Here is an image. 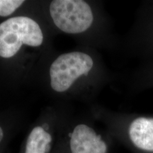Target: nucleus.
I'll list each match as a JSON object with an SVG mask.
<instances>
[{
  "mask_svg": "<svg viewBox=\"0 0 153 153\" xmlns=\"http://www.w3.org/2000/svg\"><path fill=\"white\" fill-rule=\"evenodd\" d=\"M92 56L82 50L60 53L45 68L44 82L50 94L62 98L79 97L85 80L94 68Z\"/></svg>",
  "mask_w": 153,
  "mask_h": 153,
  "instance_id": "1",
  "label": "nucleus"
},
{
  "mask_svg": "<svg viewBox=\"0 0 153 153\" xmlns=\"http://www.w3.org/2000/svg\"><path fill=\"white\" fill-rule=\"evenodd\" d=\"M43 23L30 14H19L0 24V57L4 60L23 58L27 54L43 52L48 43Z\"/></svg>",
  "mask_w": 153,
  "mask_h": 153,
  "instance_id": "2",
  "label": "nucleus"
},
{
  "mask_svg": "<svg viewBox=\"0 0 153 153\" xmlns=\"http://www.w3.org/2000/svg\"><path fill=\"white\" fill-rule=\"evenodd\" d=\"M109 145L90 123L65 114L53 153H108Z\"/></svg>",
  "mask_w": 153,
  "mask_h": 153,
  "instance_id": "3",
  "label": "nucleus"
},
{
  "mask_svg": "<svg viewBox=\"0 0 153 153\" xmlns=\"http://www.w3.org/2000/svg\"><path fill=\"white\" fill-rule=\"evenodd\" d=\"M45 14L55 30L79 38L89 31L94 23V13L84 0H53L47 3Z\"/></svg>",
  "mask_w": 153,
  "mask_h": 153,
  "instance_id": "4",
  "label": "nucleus"
},
{
  "mask_svg": "<svg viewBox=\"0 0 153 153\" xmlns=\"http://www.w3.org/2000/svg\"><path fill=\"white\" fill-rule=\"evenodd\" d=\"M65 113L49 108L32 124L19 153H53Z\"/></svg>",
  "mask_w": 153,
  "mask_h": 153,
  "instance_id": "5",
  "label": "nucleus"
},
{
  "mask_svg": "<svg viewBox=\"0 0 153 153\" xmlns=\"http://www.w3.org/2000/svg\"><path fill=\"white\" fill-rule=\"evenodd\" d=\"M125 135L128 142L135 150L153 153V118H135L128 124Z\"/></svg>",
  "mask_w": 153,
  "mask_h": 153,
  "instance_id": "6",
  "label": "nucleus"
},
{
  "mask_svg": "<svg viewBox=\"0 0 153 153\" xmlns=\"http://www.w3.org/2000/svg\"><path fill=\"white\" fill-rule=\"evenodd\" d=\"M27 1L24 0H0V16L11 18L17 11L22 10Z\"/></svg>",
  "mask_w": 153,
  "mask_h": 153,
  "instance_id": "7",
  "label": "nucleus"
},
{
  "mask_svg": "<svg viewBox=\"0 0 153 153\" xmlns=\"http://www.w3.org/2000/svg\"><path fill=\"white\" fill-rule=\"evenodd\" d=\"M22 121H15L5 124L0 122V153H4V150L11 137L17 130L21 128Z\"/></svg>",
  "mask_w": 153,
  "mask_h": 153,
  "instance_id": "8",
  "label": "nucleus"
}]
</instances>
